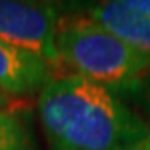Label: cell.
I'll use <instances>...</instances> for the list:
<instances>
[{
  "mask_svg": "<svg viewBox=\"0 0 150 150\" xmlns=\"http://www.w3.org/2000/svg\"><path fill=\"white\" fill-rule=\"evenodd\" d=\"M38 115L52 150H123L150 134L115 92L79 75L48 80Z\"/></svg>",
  "mask_w": 150,
  "mask_h": 150,
  "instance_id": "6da1fadb",
  "label": "cell"
},
{
  "mask_svg": "<svg viewBox=\"0 0 150 150\" xmlns=\"http://www.w3.org/2000/svg\"><path fill=\"white\" fill-rule=\"evenodd\" d=\"M55 45L75 75L112 92L134 88L150 70V59L129 47L93 18L57 25Z\"/></svg>",
  "mask_w": 150,
  "mask_h": 150,
  "instance_id": "7a4b0ae2",
  "label": "cell"
},
{
  "mask_svg": "<svg viewBox=\"0 0 150 150\" xmlns=\"http://www.w3.org/2000/svg\"><path fill=\"white\" fill-rule=\"evenodd\" d=\"M57 8L50 4L0 0V38L38 55L45 62L60 60L57 45Z\"/></svg>",
  "mask_w": 150,
  "mask_h": 150,
  "instance_id": "3957f363",
  "label": "cell"
},
{
  "mask_svg": "<svg viewBox=\"0 0 150 150\" xmlns=\"http://www.w3.org/2000/svg\"><path fill=\"white\" fill-rule=\"evenodd\" d=\"M48 64L38 55L0 38V88L10 95H28L48 83Z\"/></svg>",
  "mask_w": 150,
  "mask_h": 150,
  "instance_id": "277c9868",
  "label": "cell"
},
{
  "mask_svg": "<svg viewBox=\"0 0 150 150\" xmlns=\"http://www.w3.org/2000/svg\"><path fill=\"white\" fill-rule=\"evenodd\" d=\"M92 18L129 47L150 59V17L130 0L102 2L92 8Z\"/></svg>",
  "mask_w": 150,
  "mask_h": 150,
  "instance_id": "5b68a950",
  "label": "cell"
},
{
  "mask_svg": "<svg viewBox=\"0 0 150 150\" xmlns=\"http://www.w3.org/2000/svg\"><path fill=\"white\" fill-rule=\"evenodd\" d=\"M0 150H30L27 129L13 113L0 112Z\"/></svg>",
  "mask_w": 150,
  "mask_h": 150,
  "instance_id": "8992f818",
  "label": "cell"
},
{
  "mask_svg": "<svg viewBox=\"0 0 150 150\" xmlns=\"http://www.w3.org/2000/svg\"><path fill=\"white\" fill-rule=\"evenodd\" d=\"M123 150H150V134L147 135V137H144L142 140H139V142L132 144L130 147L123 149Z\"/></svg>",
  "mask_w": 150,
  "mask_h": 150,
  "instance_id": "52a82bcc",
  "label": "cell"
},
{
  "mask_svg": "<svg viewBox=\"0 0 150 150\" xmlns=\"http://www.w3.org/2000/svg\"><path fill=\"white\" fill-rule=\"evenodd\" d=\"M130 4L135 8H139L140 12H144L150 17V0H130Z\"/></svg>",
  "mask_w": 150,
  "mask_h": 150,
  "instance_id": "ba28073f",
  "label": "cell"
},
{
  "mask_svg": "<svg viewBox=\"0 0 150 150\" xmlns=\"http://www.w3.org/2000/svg\"><path fill=\"white\" fill-rule=\"evenodd\" d=\"M8 107V93L0 88V112Z\"/></svg>",
  "mask_w": 150,
  "mask_h": 150,
  "instance_id": "9c48e42d",
  "label": "cell"
}]
</instances>
